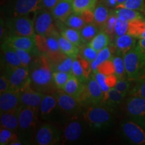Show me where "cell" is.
I'll return each mask as SVG.
<instances>
[{"label":"cell","instance_id":"cell-26","mask_svg":"<svg viewBox=\"0 0 145 145\" xmlns=\"http://www.w3.org/2000/svg\"><path fill=\"white\" fill-rule=\"evenodd\" d=\"M57 106H58L57 100L54 94H45L39 107V112L41 116L44 119H46Z\"/></svg>","mask_w":145,"mask_h":145},{"label":"cell","instance_id":"cell-39","mask_svg":"<svg viewBox=\"0 0 145 145\" xmlns=\"http://www.w3.org/2000/svg\"><path fill=\"white\" fill-rule=\"evenodd\" d=\"M18 140L15 132L8 128L1 127L0 129V144L12 145V143Z\"/></svg>","mask_w":145,"mask_h":145},{"label":"cell","instance_id":"cell-42","mask_svg":"<svg viewBox=\"0 0 145 145\" xmlns=\"http://www.w3.org/2000/svg\"><path fill=\"white\" fill-rule=\"evenodd\" d=\"M116 8H127L143 12L145 9V1L144 0H126L122 3L117 5Z\"/></svg>","mask_w":145,"mask_h":145},{"label":"cell","instance_id":"cell-40","mask_svg":"<svg viewBox=\"0 0 145 145\" xmlns=\"http://www.w3.org/2000/svg\"><path fill=\"white\" fill-rule=\"evenodd\" d=\"M72 74L69 72L53 71V81L57 89L63 90V88L67 82Z\"/></svg>","mask_w":145,"mask_h":145},{"label":"cell","instance_id":"cell-19","mask_svg":"<svg viewBox=\"0 0 145 145\" xmlns=\"http://www.w3.org/2000/svg\"><path fill=\"white\" fill-rule=\"evenodd\" d=\"M88 93L89 104L91 105H99L101 104L104 92L99 86L95 78L91 75L86 83Z\"/></svg>","mask_w":145,"mask_h":145},{"label":"cell","instance_id":"cell-48","mask_svg":"<svg viewBox=\"0 0 145 145\" xmlns=\"http://www.w3.org/2000/svg\"><path fill=\"white\" fill-rule=\"evenodd\" d=\"M96 71L103 72V73L106 74V75H112V74H114V66L113 61H112V58L111 59L108 60V61L102 63V64L97 68Z\"/></svg>","mask_w":145,"mask_h":145},{"label":"cell","instance_id":"cell-46","mask_svg":"<svg viewBox=\"0 0 145 145\" xmlns=\"http://www.w3.org/2000/svg\"><path fill=\"white\" fill-rule=\"evenodd\" d=\"M130 81L128 79H118L114 88L120 92L124 96H126L130 90Z\"/></svg>","mask_w":145,"mask_h":145},{"label":"cell","instance_id":"cell-7","mask_svg":"<svg viewBox=\"0 0 145 145\" xmlns=\"http://www.w3.org/2000/svg\"><path fill=\"white\" fill-rule=\"evenodd\" d=\"M53 19L51 12L46 9L41 8L36 11L33 20L36 34L40 36L59 34L54 26Z\"/></svg>","mask_w":145,"mask_h":145},{"label":"cell","instance_id":"cell-14","mask_svg":"<svg viewBox=\"0 0 145 145\" xmlns=\"http://www.w3.org/2000/svg\"><path fill=\"white\" fill-rule=\"evenodd\" d=\"M3 43L15 48H20L33 53L38 50L35 38L23 36L8 35L3 40Z\"/></svg>","mask_w":145,"mask_h":145},{"label":"cell","instance_id":"cell-17","mask_svg":"<svg viewBox=\"0 0 145 145\" xmlns=\"http://www.w3.org/2000/svg\"><path fill=\"white\" fill-rule=\"evenodd\" d=\"M41 8V0H16L12 14L13 16H28Z\"/></svg>","mask_w":145,"mask_h":145},{"label":"cell","instance_id":"cell-6","mask_svg":"<svg viewBox=\"0 0 145 145\" xmlns=\"http://www.w3.org/2000/svg\"><path fill=\"white\" fill-rule=\"evenodd\" d=\"M10 35L23 36L35 38L36 35L34 29V20L28 16H13L5 23Z\"/></svg>","mask_w":145,"mask_h":145},{"label":"cell","instance_id":"cell-9","mask_svg":"<svg viewBox=\"0 0 145 145\" xmlns=\"http://www.w3.org/2000/svg\"><path fill=\"white\" fill-rule=\"evenodd\" d=\"M39 110L21 105L18 108L19 129L23 132H30L35 129L39 123Z\"/></svg>","mask_w":145,"mask_h":145},{"label":"cell","instance_id":"cell-25","mask_svg":"<svg viewBox=\"0 0 145 145\" xmlns=\"http://www.w3.org/2000/svg\"><path fill=\"white\" fill-rule=\"evenodd\" d=\"M125 97L126 96H124L115 88H112L104 93L100 105L108 107L112 110L122 103Z\"/></svg>","mask_w":145,"mask_h":145},{"label":"cell","instance_id":"cell-41","mask_svg":"<svg viewBox=\"0 0 145 145\" xmlns=\"http://www.w3.org/2000/svg\"><path fill=\"white\" fill-rule=\"evenodd\" d=\"M112 61L114 66V75L118 79H125L126 72L123 56L119 55L112 57Z\"/></svg>","mask_w":145,"mask_h":145},{"label":"cell","instance_id":"cell-56","mask_svg":"<svg viewBox=\"0 0 145 145\" xmlns=\"http://www.w3.org/2000/svg\"><path fill=\"white\" fill-rule=\"evenodd\" d=\"M103 1H105V2H106V3H109L110 1H112V0H103Z\"/></svg>","mask_w":145,"mask_h":145},{"label":"cell","instance_id":"cell-51","mask_svg":"<svg viewBox=\"0 0 145 145\" xmlns=\"http://www.w3.org/2000/svg\"><path fill=\"white\" fill-rule=\"evenodd\" d=\"M10 89V82L8 79L4 75H1L0 77V93L7 91Z\"/></svg>","mask_w":145,"mask_h":145},{"label":"cell","instance_id":"cell-24","mask_svg":"<svg viewBox=\"0 0 145 145\" xmlns=\"http://www.w3.org/2000/svg\"><path fill=\"white\" fill-rule=\"evenodd\" d=\"M0 124H1V127L8 128L14 132L17 131L19 128L18 108L1 113Z\"/></svg>","mask_w":145,"mask_h":145},{"label":"cell","instance_id":"cell-45","mask_svg":"<svg viewBox=\"0 0 145 145\" xmlns=\"http://www.w3.org/2000/svg\"><path fill=\"white\" fill-rule=\"evenodd\" d=\"M128 95L130 96H137L145 99V78L137 81L135 86L130 89Z\"/></svg>","mask_w":145,"mask_h":145},{"label":"cell","instance_id":"cell-22","mask_svg":"<svg viewBox=\"0 0 145 145\" xmlns=\"http://www.w3.org/2000/svg\"><path fill=\"white\" fill-rule=\"evenodd\" d=\"M83 127L78 120H72L69 122L63 130L62 139L64 142H75L81 137Z\"/></svg>","mask_w":145,"mask_h":145},{"label":"cell","instance_id":"cell-18","mask_svg":"<svg viewBox=\"0 0 145 145\" xmlns=\"http://www.w3.org/2000/svg\"><path fill=\"white\" fill-rule=\"evenodd\" d=\"M21 106L19 91H7L0 93V112H5L18 109Z\"/></svg>","mask_w":145,"mask_h":145},{"label":"cell","instance_id":"cell-27","mask_svg":"<svg viewBox=\"0 0 145 145\" xmlns=\"http://www.w3.org/2000/svg\"><path fill=\"white\" fill-rule=\"evenodd\" d=\"M92 75L95 78L102 89L103 91L106 93L112 88H114L118 81V78L114 74L106 75L103 72L95 71L92 72Z\"/></svg>","mask_w":145,"mask_h":145},{"label":"cell","instance_id":"cell-3","mask_svg":"<svg viewBox=\"0 0 145 145\" xmlns=\"http://www.w3.org/2000/svg\"><path fill=\"white\" fill-rule=\"evenodd\" d=\"M83 118L90 127L101 129L108 126L113 119L112 110L102 105H92L83 113Z\"/></svg>","mask_w":145,"mask_h":145},{"label":"cell","instance_id":"cell-34","mask_svg":"<svg viewBox=\"0 0 145 145\" xmlns=\"http://www.w3.org/2000/svg\"><path fill=\"white\" fill-rule=\"evenodd\" d=\"M97 0H72L73 13L81 14L88 10H94L97 5Z\"/></svg>","mask_w":145,"mask_h":145},{"label":"cell","instance_id":"cell-28","mask_svg":"<svg viewBox=\"0 0 145 145\" xmlns=\"http://www.w3.org/2000/svg\"><path fill=\"white\" fill-rule=\"evenodd\" d=\"M57 39L61 51L67 57L72 58V59H75L79 54L80 48L72 44L71 42L61 36V34L58 36Z\"/></svg>","mask_w":145,"mask_h":145},{"label":"cell","instance_id":"cell-1","mask_svg":"<svg viewBox=\"0 0 145 145\" xmlns=\"http://www.w3.org/2000/svg\"><path fill=\"white\" fill-rule=\"evenodd\" d=\"M29 69L30 86L32 88L45 94L51 93L56 89L53 81V69L46 56L40 53L32 62Z\"/></svg>","mask_w":145,"mask_h":145},{"label":"cell","instance_id":"cell-54","mask_svg":"<svg viewBox=\"0 0 145 145\" xmlns=\"http://www.w3.org/2000/svg\"><path fill=\"white\" fill-rule=\"evenodd\" d=\"M4 32H5V29L3 28V23H2V21H1V33H0V37H1V40H2L3 36L4 35Z\"/></svg>","mask_w":145,"mask_h":145},{"label":"cell","instance_id":"cell-52","mask_svg":"<svg viewBox=\"0 0 145 145\" xmlns=\"http://www.w3.org/2000/svg\"><path fill=\"white\" fill-rule=\"evenodd\" d=\"M85 22L87 24L92 23L94 22V14L93 10H88L86 12H83L82 14H79Z\"/></svg>","mask_w":145,"mask_h":145},{"label":"cell","instance_id":"cell-23","mask_svg":"<svg viewBox=\"0 0 145 145\" xmlns=\"http://www.w3.org/2000/svg\"><path fill=\"white\" fill-rule=\"evenodd\" d=\"M136 39V38L128 34L116 36L115 39V47L118 53L120 55L124 56L127 52L135 48L137 45Z\"/></svg>","mask_w":145,"mask_h":145},{"label":"cell","instance_id":"cell-30","mask_svg":"<svg viewBox=\"0 0 145 145\" xmlns=\"http://www.w3.org/2000/svg\"><path fill=\"white\" fill-rule=\"evenodd\" d=\"M94 22H93L99 27V28L103 29L108 21L109 17L111 15L110 10L106 5L99 4L96 5L93 10Z\"/></svg>","mask_w":145,"mask_h":145},{"label":"cell","instance_id":"cell-2","mask_svg":"<svg viewBox=\"0 0 145 145\" xmlns=\"http://www.w3.org/2000/svg\"><path fill=\"white\" fill-rule=\"evenodd\" d=\"M126 77L130 81H138L145 78V56L137 45L123 56Z\"/></svg>","mask_w":145,"mask_h":145},{"label":"cell","instance_id":"cell-10","mask_svg":"<svg viewBox=\"0 0 145 145\" xmlns=\"http://www.w3.org/2000/svg\"><path fill=\"white\" fill-rule=\"evenodd\" d=\"M61 141V133L55 126L44 124L36 130L34 142L39 145L57 144Z\"/></svg>","mask_w":145,"mask_h":145},{"label":"cell","instance_id":"cell-31","mask_svg":"<svg viewBox=\"0 0 145 145\" xmlns=\"http://www.w3.org/2000/svg\"><path fill=\"white\" fill-rule=\"evenodd\" d=\"M128 34L136 39H145V20L144 18L129 22Z\"/></svg>","mask_w":145,"mask_h":145},{"label":"cell","instance_id":"cell-47","mask_svg":"<svg viewBox=\"0 0 145 145\" xmlns=\"http://www.w3.org/2000/svg\"><path fill=\"white\" fill-rule=\"evenodd\" d=\"M16 52H17L18 57L20 59L24 67H29L32 62V52L27 51V50L20 49V48H15Z\"/></svg>","mask_w":145,"mask_h":145},{"label":"cell","instance_id":"cell-11","mask_svg":"<svg viewBox=\"0 0 145 145\" xmlns=\"http://www.w3.org/2000/svg\"><path fill=\"white\" fill-rule=\"evenodd\" d=\"M63 91L75 97L82 105L89 104L86 83H82L72 75L65 84Z\"/></svg>","mask_w":145,"mask_h":145},{"label":"cell","instance_id":"cell-4","mask_svg":"<svg viewBox=\"0 0 145 145\" xmlns=\"http://www.w3.org/2000/svg\"><path fill=\"white\" fill-rule=\"evenodd\" d=\"M57 35L40 36L36 34L35 40L38 50L44 54L49 59L51 64L57 63L59 60L65 57V54L61 51Z\"/></svg>","mask_w":145,"mask_h":145},{"label":"cell","instance_id":"cell-57","mask_svg":"<svg viewBox=\"0 0 145 145\" xmlns=\"http://www.w3.org/2000/svg\"><path fill=\"white\" fill-rule=\"evenodd\" d=\"M143 12H144V15H145V9H144V10L143 11Z\"/></svg>","mask_w":145,"mask_h":145},{"label":"cell","instance_id":"cell-29","mask_svg":"<svg viewBox=\"0 0 145 145\" xmlns=\"http://www.w3.org/2000/svg\"><path fill=\"white\" fill-rule=\"evenodd\" d=\"M60 34L65 39H67L68 40L71 42L72 44H74L76 46L81 48L84 44L82 42L81 38L80 31L76 29L69 28V27L66 26L63 24V26H60Z\"/></svg>","mask_w":145,"mask_h":145},{"label":"cell","instance_id":"cell-50","mask_svg":"<svg viewBox=\"0 0 145 145\" xmlns=\"http://www.w3.org/2000/svg\"><path fill=\"white\" fill-rule=\"evenodd\" d=\"M59 1L60 0H41V7L42 8L46 9L50 12Z\"/></svg>","mask_w":145,"mask_h":145},{"label":"cell","instance_id":"cell-43","mask_svg":"<svg viewBox=\"0 0 145 145\" xmlns=\"http://www.w3.org/2000/svg\"><path fill=\"white\" fill-rule=\"evenodd\" d=\"M98 52L88 44H84L80 48L79 54L81 57L91 63L97 57Z\"/></svg>","mask_w":145,"mask_h":145},{"label":"cell","instance_id":"cell-12","mask_svg":"<svg viewBox=\"0 0 145 145\" xmlns=\"http://www.w3.org/2000/svg\"><path fill=\"white\" fill-rule=\"evenodd\" d=\"M124 135L135 144H145V130L140 125L134 121H125L121 124Z\"/></svg>","mask_w":145,"mask_h":145},{"label":"cell","instance_id":"cell-13","mask_svg":"<svg viewBox=\"0 0 145 145\" xmlns=\"http://www.w3.org/2000/svg\"><path fill=\"white\" fill-rule=\"evenodd\" d=\"M53 94L57 98L58 106L63 112L68 114H75L81 110L82 104L64 91L57 89Z\"/></svg>","mask_w":145,"mask_h":145},{"label":"cell","instance_id":"cell-37","mask_svg":"<svg viewBox=\"0 0 145 145\" xmlns=\"http://www.w3.org/2000/svg\"><path fill=\"white\" fill-rule=\"evenodd\" d=\"M63 23L66 26L76 29L78 30H80L87 24V23L79 14L75 13H72L71 14Z\"/></svg>","mask_w":145,"mask_h":145},{"label":"cell","instance_id":"cell-35","mask_svg":"<svg viewBox=\"0 0 145 145\" xmlns=\"http://www.w3.org/2000/svg\"><path fill=\"white\" fill-rule=\"evenodd\" d=\"M113 13L117 17H120L128 22H131L135 20L143 18L142 15L139 12V11L130 10V9L116 8V10L114 11Z\"/></svg>","mask_w":145,"mask_h":145},{"label":"cell","instance_id":"cell-55","mask_svg":"<svg viewBox=\"0 0 145 145\" xmlns=\"http://www.w3.org/2000/svg\"><path fill=\"white\" fill-rule=\"evenodd\" d=\"M21 144H22V143L19 140L15 141V142H14L12 144V145H21Z\"/></svg>","mask_w":145,"mask_h":145},{"label":"cell","instance_id":"cell-33","mask_svg":"<svg viewBox=\"0 0 145 145\" xmlns=\"http://www.w3.org/2000/svg\"><path fill=\"white\" fill-rule=\"evenodd\" d=\"M110 43V37L109 34L104 30H101L98 34L96 35L91 41L90 42L88 45L94 48L99 52L100 50L104 49V48L108 46Z\"/></svg>","mask_w":145,"mask_h":145},{"label":"cell","instance_id":"cell-49","mask_svg":"<svg viewBox=\"0 0 145 145\" xmlns=\"http://www.w3.org/2000/svg\"><path fill=\"white\" fill-rule=\"evenodd\" d=\"M117 16L114 13L111 14V15L109 17L108 21L106 22V24L103 28L102 30L106 31L109 35H112L114 33V26H115Z\"/></svg>","mask_w":145,"mask_h":145},{"label":"cell","instance_id":"cell-21","mask_svg":"<svg viewBox=\"0 0 145 145\" xmlns=\"http://www.w3.org/2000/svg\"><path fill=\"white\" fill-rule=\"evenodd\" d=\"M72 0H60L55 7L50 11L54 19L63 22L72 13Z\"/></svg>","mask_w":145,"mask_h":145},{"label":"cell","instance_id":"cell-44","mask_svg":"<svg viewBox=\"0 0 145 145\" xmlns=\"http://www.w3.org/2000/svg\"><path fill=\"white\" fill-rule=\"evenodd\" d=\"M128 27H129V22L120 17H117L114 26V34L116 36L128 34Z\"/></svg>","mask_w":145,"mask_h":145},{"label":"cell","instance_id":"cell-36","mask_svg":"<svg viewBox=\"0 0 145 145\" xmlns=\"http://www.w3.org/2000/svg\"><path fill=\"white\" fill-rule=\"evenodd\" d=\"M112 57H112V52L108 46L106 47L104 49H102L99 52H98V54H97V57L95 58V59L94 60L93 62L91 63L93 72L96 71L97 68H98L102 63L108 61V60L111 59Z\"/></svg>","mask_w":145,"mask_h":145},{"label":"cell","instance_id":"cell-32","mask_svg":"<svg viewBox=\"0 0 145 145\" xmlns=\"http://www.w3.org/2000/svg\"><path fill=\"white\" fill-rule=\"evenodd\" d=\"M99 27L94 22L89 23L81 28L80 31L81 38L82 42L84 44H88L91 41L95 36L101 31Z\"/></svg>","mask_w":145,"mask_h":145},{"label":"cell","instance_id":"cell-20","mask_svg":"<svg viewBox=\"0 0 145 145\" xmlns=\"http://www.w3.org/2000/svg\"><path fill=\"white\" fill-rule=\"evenodd\" d=\"M1 61L3 66L24 67L13 47L3 43L1 47Z\"/></svg>","mask_w":145,"mask_h":145},{"label":"cell","instance_id":"cell-16","mask_svg":"<svg viewBox=\"0 0 145 145\" xmlns=\"http://www.w3.org/2000/svg\"><path fill=\"white\" fill-rule=\"evenodd\" d=\"M91 72H93L91 63L78 55L72 63L71 74L83 83H86L89 79Z\"/></svg>","mask_w":145,"mask_h":145},{"label":"cell","instance_id":"cell-15","mask_svg":"<svg viewBox=\"0 0 145 145\" xmlns=\"http://www.w3.org/2000/svg\"><path fill=\"white\" fill-rule=\"evenodd\" d=\"M21 105L32 107L39 110V107L45 93L35 90L30 86H26L19 91Z\"/></svg>","mask_w":145,"mask_h":145},{"label":"cell","instance_id":"cell-53","mask_svg":"<svg viewBox=\"0 0 145 145\" xmlns=\"http://www.w3.org/2000/svg\"><path fill=\"white\" fill-rule=\"evenodd\" d=\"M137 45L139 47V48H140L141 52L145 56V39H139V40L137 43Z\"/></svg>","mask_w":145,"mask_h":145},{"label":"cell","instance_id":"cell-5","mask_svg":"<svg viewBox=\"0 0 145 145\" xmlns=\"http://www.w3.org/2000/svg\"><path fill=\"white\" fill-rule=\"evenodd\" d=\"M3 75L8 79L10 91H20L30 85L29 67L3 66Z\"/></svg>","mask_w":145,"mask_h":145},{"label":"cell","instance_id":"cell-38","mask_svg":"<svg viewBox=\"0 0 145 145\" xmlns=\"http://www.w3.org/2000/svg\"><path fill=\"white\" fill-rule=\"evenodd\" d=\"M74 59L67 56H65L63 59L59 60L57 63L52 64V67L53 71H62L71 73L72 63Z\"/></svg>","mask_w":145,"mask_h":145},{"label":"cell","instance_id":"cell-8","mask_svg":"<svg viewBox=\"0 0 145 145\" xmlns=\"http://www.w3.org/2000/svg\"><path fill=\"white\" fill-rule=\"evenodd\" d=\"M126 110L132 121L145 128V99L130 96L126 101Z\"/></svg>","mask_w":145,"mask_h":145}]
</instances>
